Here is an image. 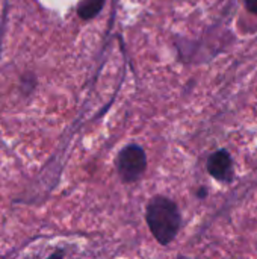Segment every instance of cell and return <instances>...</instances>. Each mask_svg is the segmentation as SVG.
Returning <instances> with one entry per match:
<instances>
[{
	"label": "cell",
	"mask_w": 257,
	"mask_h": 259,
	"mask_svg": "<svg viewBox=\"0 0 257 259\" xmlns=\"http://www.w3.org/2000/svg\"><path fill=\"white\" fill-rule=\"evenodd\" d=\"M105 5V0H83L80 5H79V15L85 20H89L92 17H95L100 9L103 8Z\"/></svg>",
	"instance_id": "4"
},
{
	"label": "cell",
	"mask_w": 257,
	"mask_h": 259,
	"mask_svg": "<svg viewBox=\"0 0 257 259\" xmlns=\"http://www.w3.org/2000/svg\"><path fill=\"white\" fill-rule=\"evenodd\" d=\"M145 219L151 234L161 244H168L176 238L180 228V212L173 200L167 197L151 199Z\"/></svg>",
	"instance_id": "1"
},
{
	"label": "cell",
	"mask_w": 257,
	"mask_h": 259,
	"mask_svg": "<svg viewBox=\"0 0 257 259\" xmlns=\"http://www.w3.org/2000/svg\"><path fill=\"white\" fill-rule=\"evenodd\" d=\"M61 256H62V253H61V252H58L56 255H53L52 258H48V259H61Z\"/></svg>",
	"instance_id": "6"
},
{
	"label": "cell",
	"mask_w": 257,
	"mask_h": 259,
	"mask_svg": "<svg viewBox=\"0 0 257 259\" xmlns=\"http://www.w3.org/2000/svg\"><path fill=\"white\" fill-rule=\"evenodd\" d=\"M208 168H209V173L220 179V181H226L232 176V171H233V162L229 156V153L226 150H220V152H215L211 158H209V162H208Z\"/></svg>",
	"instance_id": "3"
},
{
	"label": "cell",
	"mask_w": 257,
	"mask_h": 259,
	"mask_svg": "<svg viewBox=\"0 0 257 259\" xmlns=\"http://www.w3.org/2000/svg\"><path fill=\"white\" fill-rule=\"evenodd\" d=\"M245 6L250 12L257 14V0H245Z\"/></svg>",
	"instance_id": "5"
},
{
	"label": "cell",
	"mask_w": 257,
	"mask_h": 259,
	"mask_svg": "<svg viewBox=\"0 0 257 259\" xmlns=\"http://www.w3.org/2000/svg\"><path fill=\"white\" fill-rule=\"evenodd\" d=\"M145 167H147L145 153L139 146L130 144L120 152L117 159V168L124 182L138 181L145 171Z\"/></svg>",
	"instance_id": "2"
}]
</instances>
